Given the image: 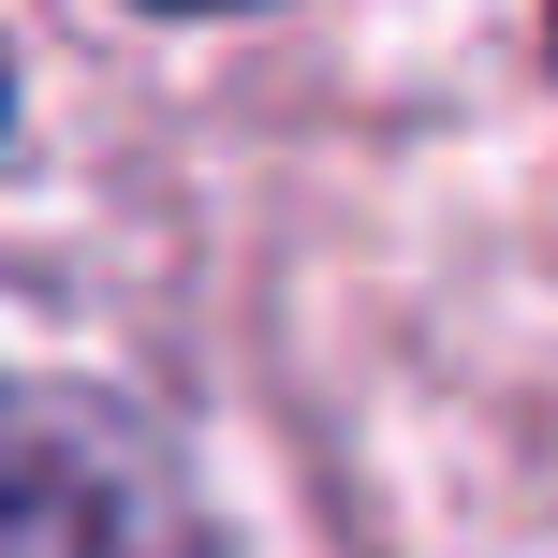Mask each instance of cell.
Returning <instances> with one entry per match:
<instances>
[{"instance_id":"cell-1","label":"cell","mask_w":558,"mask_h":558,"mask_svg":"<svg viewBox=\"0 0 558 558\" xmlns=\"http://www.w3.org/2000/svg\"><path fill=\"white\" fill-rule=\"evenodd\" d=\"M0 558H206V530L133 412L0 383Z\"/></svg>"},{"instance_id":"cell-2","label":"cell","mask_w":558,"mask_h":558,"mask_svg":"<svg viewBox=\"0 0 558 558\" xmlns=\"http://www.w3.org/2000/svg\"><path fill=\"white\" fill-rule=\"evenodd\" d=\"M162 15H206V0H162Z\"/></svg>"},{"instance_id":"cell-3","label":"cell","mask_w":558,"mask_h":558,"mask_svg":"<svg viewBox=\"0 0 558 558\" xmlns=\"http://www.w3.org/2000/svg\"><path fill=\"white\" fill-rule=\"evenodd\" d=\"M0 104H15V74H0Z\"/></svg>"}]
</instances>
